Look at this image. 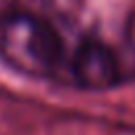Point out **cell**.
<instances>
[{
  "label": "cell",
  "mask_w": 135,
  "mask_h": 135,
  "mask_svg": "<svg viewBox=\"0 0 135 135\" xmlns=\"http://www.w3.org/2000/svg\"><path fill=\"white\" fill-rule=\"evenodd\" d=\"M0 59L13 70L74 89L135 80V49L78 27L61 11L11 2L0 11Z\"/></svg>",
  "instance_id": "obj_1"
}]
</instances>
